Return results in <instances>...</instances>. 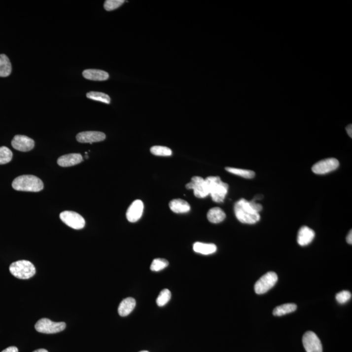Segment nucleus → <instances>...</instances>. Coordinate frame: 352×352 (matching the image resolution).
<instances>
[{"label": "nucleus", "mask_w": 352, "mask_h": 352, "mask_svg": "<svg viewBox=\"0 0 352 352\" xmlns=\"http://www.w3.org/2000/svg\"><path fill=\"white\" fill-rule=\"evenodd\" d=\"M234 212L237 218L242 223L255 224L260 219L259 213L253 209L250 202L244 198L235 204Z\"/></svg>", "instance_id": "1"}, {"label": "nucleus", "mask_w": 352, "mask_h": 352, "mask_svg": "<svg viewBox=\"0 0 352 352\" xmlns=\"http://www.w3.org/2000/svg\"><path fill=\"white\" fill-rule=\"evenodd\" d=\"M14 189L19 191L39 192L44 188L39 177L32 175H23L16 178L12 183Z\"/></svg>", "instance_id": "2"}, {"label": "nucleus", "mask_w": 352, "mask_h": 352, "mask_svg": "<svg viewBox=\"0 0 352 352\" xmlns=\"http://www.w3.org/2000/svg\"><path fill=\"white\" fill-rule=\"evenodd\" d=\"M205 180L212 200L217 203L223 202L228 193V184L222 182L218 176H210Z\"/></svg>", "instance_id": "3"}, {"label": "nucleus", "mask_w": 352, "mask_h": 352, "mask_svg": "<svg viewBox=\"0 0 352 352\" xmlns=\"http://www.w3.org/2000/svg\"><path fill=\"white\" fill-rule=\"evenodd\" d=\"M11 274L20 279H29L35 274V268L28 260H19L13 263L9 267Z\"/></svg>", "instance_id": "4"}, {"label": "nucleus", "mask_w": 352, "mask_h": 352, "mask_svg": "<svg viewBox=\"0 0 352 352\" xmlns=\"http://www.w3.org/2000/svg\"><path fill=\"white\" fill-rule=\"evenodd\" d=\"M65 322H54L47 318H42L36 323L35 328L38 332L45 334H54L61 332L66 329Z\"/></svg>", "instance_id": "5"}, {"label": "nucleus", "mask_w": 352, "mask_h": 352, "mask_svg": "<svg viewBox=\"0 0 352 352\" xmlns=\"http://www.w3.org/2000/svg\"><path fill=\"white\" fill-rule=\"evenodd\" d=\"M278 276L275 272H268L263 275L254 285L255 292L257 294H264L268 292L276 284Z\"/></svg>", "instance_id": "6"}, {"label": "nucleus", "mask_w": 352, "mask_h": 352, "mask_svg": "<svg viewBox=\"0 0 352 352\" xmlns=\"http://www.w3.org/2000/svg\"><path fill=\"white\" fill-rule=\"evenodd\" d=\"M60 219L66 225L75 230L82 229L84 227L86 222L82 216L76 212L65 211L60 213Z\"/></svg>", "instance_id": "7"}, {"label": "nucleus", "mask_w": 352, "mask_h": 352, "mask_svg": "<svg viewBox=\"0 0 352 352\" xmlns=\"http://www.w3.org/2000/svg\"><path fill=\"white\" fill-rule=\"evenodd\" d=\"M186 188L187 189H193L194 195L197 198H206L210 195L206 180L199 176L192 177L191 181L186 185Z\"/></svg>", "instance_id": "8"}, {"label": "nucleus", "mask_w": 352, "mask_h": 352, "mask_svg": "<svg viewBox=\"0 0 352 352\" xmlns=\"http://www.w3.org/2000/svg\"><path fill=\"white\" fill-rule=\"evenodd\" d=\"M303 345L307 352H323L322 345L317 336L308 331L303 337Z\"/></svg>", "instance_id": "9"}, {"label": "nucleus", "mask_w": 352, "mask_h": 352, "mask_svg": "<svg viewBox=\"0 0 352 352\" xmlns=\"http://www.w3.org/2000/svg\"><path fill=\"white\" fill-rule=\"evenodd\" d=\"M339 167V162L334 158L322 160L313 165L312 171L317 175H325L331 173Z\"/></svg>", "instance_id": "10"}, {"label": "nucleus", "mask_w": 352, "mask_h": 352, "mask_svg": "<svg viewBox=\"0 0 352 352\" xmlns=\"http://www.w3.org/2000/svg\"><path fill=\"white\" fill-rule=\"evenodd\" d=\"M13 148L18 151L27 152L31 151L35 146V141L33 139L24 135H16L11 141Z\"/></svg>", "instance_id": "11"}, {"label": "nucleus", "mask_w": 352, "mask_h": 352, "mask_svg": "<svg viewBox=\"0 0 352 352\" xmlns=\"http://www.w3.org/2000/svg\"><path fill=\"white\" fill-rule=\"evenodd\" d=\"M76 138L79 142L92 143L105 141L106 135L99 131H85L78 133Z\"/></svg>", "instance_id": "12"}, {"label": "nucleus", "mask_w": 352, "mask_h": 352, "mask_svg": "<svg viewBox=\"0 0 352 352\" xmlns=\"http://www.w3.org/2000/svg\"><path fill=\"white\" fill-rule=\"evenodd\" d=\"M143 211V204L140 200H135L127 210L126 216L130 222H136L141 218Z\"/></svg>", "instance_id": "13"}, {"label": "nucleus", "mask_w": 352, "mask_h": 352, "mask_svg": "<svg viewBox=\"0 0 352 352\" xmlns=\"http://www.w3.org/2000/svg\"><path fill=\"white\" fill-rule=\"evenodd\" d=\"M83 157L79 153H70V154L64 155L58 159V165L62 167H72L78 164L82 163Z\"/></svg>", "instance_id": "14"}, {"label": "nucleus", "mask_w": 352, "mask_h": 352, "mask_svg": "<svg viewBox=\"0 0 352 352\" xmlns=\"http://www.w3.org/2000/svg\"><path fill=\"white\" fill-rule=\"evenodd\" d=\"M315 232L307 226H303L297 235V243L299 246H306L310 244L315 238Z\"/></svg>", "instance_id": "15"}, {"label": "nucleus", "mask_w": 352, "mask_h": 352, "mask_svg": "<svg viewBox=\"0 0 352 352\" xmlns=\"http://www.w3.org/2000/svg\"><path fill=\"white\" fill-rule=\"evenodd\" d=\"M136 307V301L133 297H127L121 301L118 307V313L121 317H125L131 314Z\"/></svg>", "instance_id": "16"}, {"label": "nucleus", "mask_w": 352, "mask_h": 352, "mask_svg": "<svg viewBox=\"0 0 352 352\" xmlns=\"http://www.w3.org/2000/svg\"><path fill=\"white\" fill-rule=\"evenodd\" d=\"M82 75L88 80L94 81H105L108 80L109 78L108 72L99 70H84Z\"/></svg>", "instance_id": "17"}, {"label": "nucleus", "mask_w": 352, "mask_h": 352, "mask_svg": "<svg viewBox=\"0 0 352 352\" xmlns=\"http://www.w3.org/2000/svg\"><path fill=\"white\" fill-rule=\"evenodd\" d=\"M170 209L176 213H185L191 210V206L185 200L175 199L169 204Z\"/></svg>", "instance_id": "18"}, {"label": "nucleus", "mask_w": 352, "mask_h": 352, "mask_svg": "<svg viewBox=\"0 0 352 352\" xmlns=\"http://www.w3.org/2000/svg\"><path fill=\"white\" fill-rule=\"evenodd\" d=\"M216 246L215 244H204V243L196 242L193 245L194 251L197 253L209 255L215 253L216 251Z\"/></svg>", "instance_id": "19"}, {"label": "nucleus", "mask_w": 352, "mask_h": 352, "mask_svg": "<svg viewBox=\"0 0 352 352\" xmlns=\"http://www.w3.org/2000/svg\"><path fill=\"white\" fill-rule=\"evenodd\" d=\"M207 217L208 220L211 223L217 224L223 221L226 218V214L223 210L220 208L215 207L211 208L208 212Z\"/></svg>", "instance_id": "20"}, {"label": "nucleus", "mask_w": 352, "mask_h": 352, "mask_svg": "<svg viewBox=\"0 0 352 352\" xmlns=\"http://www.w3.org/2000/svg\"><path fill=\"white\" fill-rule=\"evenodd\" d=\"M12 66L9 59L5 54H0V77H7L11 74Z\"/></svg>", "instance_id": "21"}, {"label": "nucleus", "mask_w": 352, "mask_h": 352, "mask_svg": "<svg viewBox=\"0 0 352 352\" xmlns=\"http://www.w3.org/2000/svg\"><path fill=\"white\" fill-rule=\"evenodd\" d=\"M296 305L293 304V303H287V304L277 307L276 308L274 309L273 314H274V316H276V317H281V316L286 315L287 314L294 312V311H296Z\"/></svg>", "instance_id": "22"}, {"label": "nucleus", "mask_w": 352, "mask_h": 352, "mask_svg": "<svg viewBox=\"0 0 352 352\" xmlns=\"http://www.w3.org/2000/svg\"><path fill=\"white\" fill-rule=\"evenodd\" d=\"M226 171L228 173L233 174V175L241 176L246 179H252L255 176V173L253 171H249V170H244L240 169H236V168H226Z\"/></svg>", "instance_id": "23"}, {"label": "nucleus", "mask_w": 352, "mask_h": 352, "mask_svg": "<svg viewBox=\"0 0 352 352\" xmlns=\"http://www.w3.org/2000/svg\"><path fill=\"white\" fill-rule=\"evenodd\" d=\"M87 98L92 100L100 101V102L110 104V98L106 94L102 92H90L86 94Z\"/></svg>", "instance_id": "24"}, {"label": "nucleus", "mask_w": 352, "mask_h": 352, "mask_svg": "<svg viewBox=\"0 0 352 352\" xmlns=\"http://www.w3.org/2000/svg\"><path fill=\"white\" fill-rule=\"evenodd\" d=\"M151 153L156 156L169 157L173 154V151L169 147L155 145L150 149Z\"/></svg>", "instance_id": "25"}, {"label": "nucleus", "mask_w": 352, "mask_h": 352, "mask_svg": "<svg viewBox=\"0 0 352 352\" xmlns=\"http://www.w3.org/2000/svg\"><path fill=\"white\" fill-rule=\"evenodd\" d=\"M13 158V153L8 147H0V165L9 163Z\"/></svg>", "instance_id": "26"}, {"label": "nucleus", "mask_w": 352, "mask_h": 352, "mask_svg": "<svg viewBox=\"0 0 352 352\" xmlns=\"http://www.w3.org/2000/svg\"><path fill=\"white\" fill-rule=\"evenodd\" d=\"M171 299V292H170L169 290L168 289H164L160 292L159 296H158L156 302L158 306L163 307L165 306L166 304H167L168 302Z\"/></svg>", "instance_id": "27"}, {"label": "nucleus", "mask_w": 352, "mask_h": 352, "mask_svg": "<svg viewBox=\"0 0 352 352\" xmlns=\"http://www.w3.org/2000/svg\"><path fill=\"white\" fill-rule=\"evenodd\" d=\"M169 266V262L165 259L156 258L151 263L150 269L153 272H159Z\"/></svg>", "instance_id": "28"}, {"label": "nucleus", "mask_w": 352, "mask_h": 352, "mask_svg": "<svg viewBox=\"0 0 352 352\" xmlns=\"http://www.w3.org/2000/svg\"><path fill=\"white\" fill-rule=\"evenodd\" d=\"M124 2L123 0H106L104 3V7L106 11H113L122 5Z\"/></svg>", "instance_id": "29"}, {"label": "nucleus", "mask_w": 352, "mask_h": 352, "mask_svg": "<svg viewBox=\"0 0 352 352\" xmlns=\"http://www.w3.org/2000/svg\"><path fill=\"white\" fill-rule=\"evenodd\" d=\"M352 298V293L349 291H342L336 295V299L340 304H345Z\"/></svg>", "instance_id": "30"}, {"label": "nucleus", "mask_w": 352, "mask_h": 352, "mask_svg": "<svg viewBox=\"0 0 352 352\" xmlns=\"http://www.w3.org/2000/svg\"><path fill=\"white\" fill-rule=\"evenodd\" d=\"M1 352H19V350H18L17 347H11L4 350V351Z\"/></svg>", "instance_id": "31"}, {"label": "nucleus", "mask_w": 352, "mask_h": 352, "mask_svg": "<svg viewBox=\"0 0 352 352\" xmlns=\"http://www.w3.org/2000/svg\"><path fill=\"white\" fill-rule=\"evenodd\" d=\"M347 242L348 244L352 245V230L349 232L347 238Z\"/></svg>", "instance_id": "32"}, {"label": "nucleus", "mask_w": 352, "mask_h": 352, "mask_svg": "<svg viewBox=\"0 0 352 352\" xmlns=\"http://www.w3.org/2000/svg\"><path fill=\"white\" fill-rule=\"evenodd\" d=\"M347 131L348 134H349V136L352 138V124L349 125V126H347Z\"/></svg>", "instance_id": "33"}, {"label": "nucleus", "mask_w": 352, "mask_h": 352, "mask_svg": "<svg viewBox=\"0 0 352 352\" xmlns=\"http://www.w3.org/2000/svg\"><path fill=\"white\" fill-rule=\"evenodd\" d=\"M33 352H48L45 349H38L37 351H34Z\"/></svg>", "instance_id": "34"}, {"label": "nucleus", "mask_w": 352, "mask_h": 352, "mask_svg": "<svg viewBox=\"0 0 352 352\" xmlns=\"http://www.w3.org/2000/svg\"><path fill=\"white\" fill-rule=\"evenodd\" d=\"M148 352V351H141V352Z\"/></svg>", "instance_id": "35"}]
</instances>
